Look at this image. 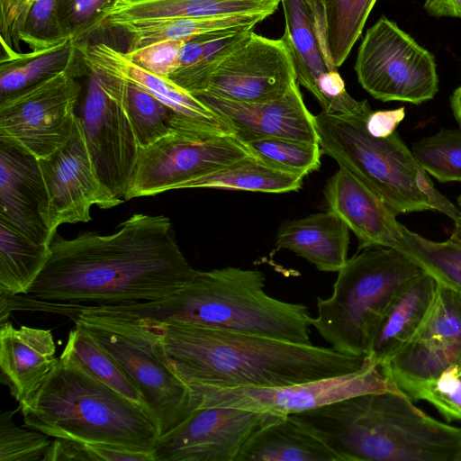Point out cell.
<instances>
[{
    "mask_svg": "<svg viewBox=\"0 0 461 461\" xmlns=\"http://www.w3.org/2000/svg\"><path fill=\"white\" fill-rule=\"evenodd\" d=\"M82 59L86 70H101L147 90L179 117L185 131L213 135H234L231 124L198 98L169 78L152 74L132 62L123 51L107 43L82 44Z\"/></svg>",
    "mask_w": 461,
    "mask_h": 461,
    "instance_id": "19",
    "label": "cell"
},
{
    "mask_svg": "<svg viewBox=\"0 0 461 461\" xmlns=\"http://www.w3.org/2000/svg\"><path fill=\"white\" fill-rule=\"evenodd\" d=\"M340 461H459L461 429L416 407L400 390L368 393L294 414Z\"/></svg>",
    "mask_w": 461,
    "mask_h": 461,
    "instance_id": "4",
    "label": "cell"
},
{
    "mask_svg": "<svg viewBox=\"0 0 461 461\" xmlns=\"http://www.w3.org/2000/svg\"><path fill=\"white\" fill-rule=\"evenodd\" d=\"M140 1H144V0H116L113 7H117V6H121V5H128V4H132V3H136V2H140Z\"/></svg>",
    "mask_w": 461,
    "mask_h": 461,
    "instance_id": "51",
    "label": "cell"
},
{
    "mask_svg": "<svg viewBox=\"0 0 461 461\" xmlns=\"http://www.w3.org/2000/svg\"><path fill=\"white\" fill-rule=\"evenodd\" d=\"M81 86L68 72L59 73L0 101V141L14 145L37 159L69 140Z\"/></svg>",
    "mask_w": 461,
    "mask_h": 461,
    "instance_id": "11",
    "label": "cell"
},
{
    "mask_svg": "<svg viewBox=\"0 0 461 461\" xmlns=\"http://www.w3.org/2000/svg\"><path fill=\"white\" fill-rule=\"evenodd\" d=\"M249 155L246 145L234 135L173 130L140 148L124 200L181 189L185 183Z\"/></svg>",
    "mask_w": 461,
    "mask_h": 461,
    "instance_id": "9",
    "label": "cell"
},
{
    "mask_svg": "<svg viewBox=\"0 0 461 461\" xmlns=\"http://www.w3.org/2000/svg\"><path fill=\"white\" fill-rule=\"evenodd\" d=\"M438 288V282L425 271L401 287L383 316L366 356L375 365L380 366L415 336Z\"/></svg>",
    "mask_w": 461,
    "mask_h": 461,
    "instance_id": "24",
    "label": "cell"
},
{
    "mask_svg": "<svg viewBox=\"0 0 461 461\" xmlns=\"http://www.w3.org/2000/svg\"><path fill=\"white\" fill-rule=\"evenodd\" d=\"M323 194L329 211L357 236L359 250L370 247L397 249L403 225L374 191L348 170L339 167L328 180Z\"/></svg>",
    "mask_w": 461,
    "mask_h": 461,
    "instance_id": "22",
    "label": "cell"
},
{
    "mask_svg": "<svg viewBox=\"0 0 461 461\" xmlns=\"http://www.w3.org/2000/svg\"><path fill=\"white\" fill-rule=\"evenodd\" d=\"M285 27L282 36L291 53L296 82L317 99L323 112L344 106L349 94L330 60L321 0H280Z\"/></svg>",
    "mask_w": 461,
    "mask_h": 461,
    "instance_id": "17",
    "label": "cell"
},
{
    "mask_svg": "<svg viewBox=\"0 0 461 461\" xmlns=\"http://www.w3.org/2000/svg\"><path fill=\"white\" fill-rule=\"evenodd\" d=\"M236 461H340L307 425L294 414L277 416L247 439Z\"/></svg>",
    "mask_w": 461,
    "mask_h": 461,
    "instance_id": "26",
    "label": "cell"
},
{
    "mask_svg": "<svg viewBox=\"0 0 461 461\" xmlns=\"http://www.w3.org/2000/svg\"><path fill=\"white\" fill-rule=\"evenodd\" d=\"M50 254L38 243L0 221V294H24L39 276Z\"/></svg>",
    "mask_w": 461,
    "mask_h": 461,
    "instance_id": "31",
    "label": "cell"
},
{
    "mask_svg": "<svg viewBox=\"0 0 461 461\" xmlns=\"http://www.w3.org/2000/svg\"><path fill=\"white\" fill-rule=\"evenodd\" d=\"M78 322L126 372L154 417L159 438L182 424L200 399L176 376L141 335L118 326Z\"/></svg>",
    "mask_w": 461,
    "mask_h": 461,
    "instance_id": "10",
    "label": "cell"
},
{
    "mask_svg": "<svg viewBox=\"0 0 461 461\" xmlns=\"http://www.w3.org/2000/svg\"><path fill=\"white\" fill-rule=\"evenodd\" d=\"M82 123L87 149L102 182L119 198L126 195L140 146L124 108L118 77L87 70Z\"/></svg>",
    "mask_w": 461,
    "mask_h": 461,
    "instance_id": "12",
    "label": "cell"
},
{
    "mask_svg": "<svg viewBox=\"0 0 461 461\" xmlns=\"http://www.w3.org/2000/svg\"><path fill=\"white\" fill-rule=\"evenodd\" d=\"M67 39L59 17L58 0H35L21 30V41L32 50H39Z\"/></svg>",
    "mask_w": 461,
    "mask_h": 461,
    "instance_id": "41",
    "label": "cell"
},
{
    "mask_svg": "<svg viewBox=\"0 0 461 461\" xmlns=\"http://www.w3.org/2000/svg\"><path fill=\"white\" fill-rule=\"evenodd\" d=\"M457 204H458L459 209L461 210V195H459L457 198Z\"/></svg>",
    "mask_w": 461,
    "mask_h": 461,
    "instance_id": "52",
    "label": "cell"
},
{
    "mask_svg": "<svg viewBox=\"0 0 461 461\" xmlns=\"http://www.w3.org/2000/svg\"><path fill=\"white\" fill-rule=\"evenodd\" d=\"M423 271L399 249H360L338 272L330 296L317 297V316L312 318L311 324L336 350L367 356L395 294Z\"/></svg>",
    "mask_w": 461,
    "mask_h": 461,
    "instance_id": "6",
    "label": "cell"
},
{
    "mask_svg": "<svg viewBox=\"0 0 461 461\" xmlns=\"http://www.w3.org/2000/svg\"><path fill=\"white\" fill-rule=\"evenodd\" d=\"M424 9L435 17L461 19V0H425Z\"/></svg>",
    "mask_w": 461,
    "mask_h": 461,
    "instance_id": "48",
    "label": "cell"
},
{
    "mask_svg": "<svg viewBox=\"0 0 461 461\" xmlns=\"http://www.w3.org/2000/svg\"><path fill=\"white\" fill-rule=\"evenodd\" d=\"M355 70L361 86L382 102L418 105L438 91L434 56L385 16L366 31Z\"/></svg>",
    "mask_w": 461,
    "mask_h": 461,
    "instance_id": "8",
    "label": "cell"
},
{
    "mask_svg": "<svg viewBox=\"0 0 461 461\" xmlns=\"http://www.w3.org/2000/svg\"><path fill=\"white\" fill-rule=\"evenodd\" d=\"M303 178L269 165L251 154L188 181L181 189L218 188L279 194L297 191L302 186Z\"/></svg>",
    "mask_w": 461,
    "mask_h": 461,
    "instance_id": "30",
    "label": "cell"
},
{
    "mask_svg": "<svg viewBox=\"0 0 461 461\" xmlns=\"http://www.w3.org/2000/svg\"><path fill=\"white\" fill-rule=\"evenodd\" d=\"M87 447L94 461H154L153 456L149 453L118 446L87 443Z\"/></svg>",
    "mask_w": 461,
    "mask_h": 461,
    "instance_id": "47",
    "label": "cell"
},
{
    "mask_svg": "<svg viewBox=\"0 0 461 461\" xmlns=\"http://www.w3.org/2000/svg\"><path fill=\"white\" fill-rule=\"evenodd\" d=\"M252 155L284 171L302 177L321 167L319 142L286 138H263L245 143Z\"/></svg>",
    "mask_w": 461,
    "mask_h": 461,
    "instance_id": "37",
    "label": "cell"
},
{
    "mask_svg": "<svg viewBox=\"0 0 461 461\" xmlns=\"http://www.w3.org/2000/svg\"><path fill=\"white\" fill-rule=\"evenodd\" d=\"M18 408L26 427L55 438L152 456L159 438L157 422L147 409L60 357L38 390Z\"/></svg>",
    "mask_w": 461,
    "mask_h": 461,
    "instance_id": "5",
    "label": "cell"
},
{
    "mask_svg": "<svg viewBox=\"0 0 461 461\" xmlns=\"http://www.w3.org/2000/svg\"><path fill=\"white\" fill-rule=\"evenodd\" d=\"M459 461H461V456H460V458H459Z\"/></svg>",
    "mask_w": 461,
    "mask_h": 461,
    "instance_id": "53",
    "label": "cell"
},
{
    "mask_svg": "<svg viewBox=\"0 0 461 461\" xmlns=\"http://www.w3.org/2000/svg\"><path fill=\"white\" fill-rule=\"evenodd\" d=\"M396 249L415 261L425 272L461 294V244L449 239L434 241L402 227V238Z\"/></svg>",
    "mask_w": 461,
    "mask_h": 461,
    "instance_id": "35",
    "label": "cell"
},
{
    "mask_svg": "<svg viewBox=\"0 0 461 461\" xmlns=\"http://www.w3.org/2000/svg\"><path fill=\"white\" fill-rule=\"evenodd\" d=\"M75 324L59 357L75 363L122 396L149 411L141 393L118 362L99 346L84 326L78 322Z\"/></svg>",
    "mask_w": 461,
    "mask_h": 461,
    "instance_id": "32",
    "label": "cell"
},
{
    "mask_svg": "<svg viewBox=\"0 0 461 461\" xmlns=\"http://www.w3.org/2000/svg\"><path fill=\"white\" fill-rule=\"evenodd\" d=\"M80 47L69 38L47 49L1 58L0 101L64 71L76 77L87 75Z\"/></svg>",
    "mask_w": 461,
    "mask_h": 461,
    "instance_id": "27",
    "label": "cell"
},
{
    "mask_svg": "<svg viewBox=\"0 0 461 461\" xmlns=\"http://www.w3.org/2000/svg\"><path fill=\"white\" fill-rule=\"evenodd\" d=\"M119 79L122 100L140 148L150 145L173 130H184L179 117L168 106L140 86Z\"/></svg>",
    "mask_w": 461,
    "mask_h": 461,
    "instance_id": "33",
    "label": "cell"
},
{
    "mask_svg": "<svg viewBox=\"0 0 461 461\" xmlns=\"http://www.w3.org/2000/svg\"><path fill=\"white\" fill-rule=\"evenodd\" d=\"M92 460L87 443L56 438L51 442L44 461Z\"/></svg>",
    "mask_w": 461,
    "mask_h": 461,
    "instance_id": "46",
    "label": "cell"
},
{
    "mask_svg": "<svg viewBox=\"0 0 461 461\" xmlns=\"http://www.w3.org/2000/svg\"><path fill=\"white\" fill-rule=\"evenodd\" d=\"M35 0H0V39L2 56L20 51V32Z\"/></svg>",
    "mask_w": 461,
    "mask_h": 461,
    "instance_id": "43",
    "label": "cell"
},
{
    "mask_svg": "<svg viewBox=\"0 0 461 461\" xmlns=\"http://www.w3.org/2000/svg\"><path fill=\"white\" fill-rule=\"evenodd\" d=\"M48 196L38 159L0 141V221L50 246Z\"/></svg>",
    "mask_w": 461,
    "mask_h": 461,
    "instance_id": "21",
    "label": "cell"
},
{
    "mask_svg": "<svg viewBox=\"0 0 461 461\" xmlns=\"http://www.w3.org/2000/svg\"><path fill=\"white\" fill-rule=\"evenodd\" d=\"M280 0H144L113 7L101 28L120 22L178 17L273 14Z\"/></svg>",
    "mask_w": 461,
    "mask_h": 461,
    "instance_id": "28",
    "label": "cell"
},
{
    "mask_svg": "<svg viewBox=\"0 0 461 461\" xmlns=\"http://www.w3.org/2000/svg\"><path fill=\"white\" fill-rule=\"evenodd\" d=\"M0 382L18 403L41 386L59 357L50 330L0 323Z\"/></svg>",
    "mask_w": 461,
    "mask_h": 461,
    "instance_id": "23",
    "label": "cell"
},
{
    "mask_svg": "<svg viewBox=\"0 0 461 461\" xmlns=\"http://www.w3.org/2000/svg\"><path fill=\"white\" fill-rule=\"evenodd\" d=\"M461 364V294L438 284L425 321L415 336L382 364L393 382L426 381Z\"/></svg>",
    "mask_w": 461,
    "mask_h": 461,
    "instance_id": "18",
    "label": "cell"
},
{
    "mask_svg": "<svg viewBox=\"0 0 461 461\" xmlns=\"http://www.w3.org/2000/svg\"><path fill=\"white\" fill-rule=\"evenodd\" d=\"M367 101L354 113L314 115L323 153L374 191L396 214L433 210L419 189L420 166L397 131L378 138L366 130Z\"/></svg>",
    "mask_w": 461,
    "mask_h": 461,
    "instance_id": "7",
    "label": "cell"
},
{
    "mask_svg": "<svg viewBox=\"0 0 461 461\" xmlns=\"http://www.w3.org/2000/svg\"><path fill=\"white\" fill-rule=\"evenodd\" d=\"M325 40L333 65L339 68L360 37L376 0H321Z\"/></svg>",
    "mask_w": 461,
    "mask_h": 461,
    "instance_id": "34",
    "label": "cell"
},
{
    "mask_svg": "<svg viewBox=\"0 0 461 461\" xmlns=\"http://www.w3.org/2000/svg\"><path fill=\"white\" fill-rule=\"evenodd\" d=\"M416 182L419 189L427 196L433 210L439 211L454 221L461 219V210L454 205L434 186L429 174L420 167L418 170Z\"/></svg>",
    "mask_w": 461,
    "mask_h": 461,
    "instance_id": "44",
    "label": "cell"
},
{
    "mask_svg": "<svg viewBox=\"0 0 461 461\" xmlns=\"http://www.w3.org/2000/svg\"><path fill=\"white\" fill-rule=\"evenodd\" d=\"M144 337L192 391L199 387H276L347 375L366 356L333 348L180 323L104 322Z\"/></svg>",
    "mask_w": 461,
    "mask_h": 461,
    "instance_id": "2",
    "label": "cell"
},
{
    "mask_svg": "<svg viewBox=\"0 0 461 461\" xmlns=\"http://www.w3.org/2000/svg\"><path fill=\"white\" fill-rule=\"evenodd\" d=\"M449 101L453 115L461 126V85L454 90Z\"/></svg>",
    "mask_w": 461,
    "mask_h": 461,
    "instance_id": "49",
    "label": "cell"
},
{
    "mask_svg": "<svg viewBox=\"0 0 461 461\" xmlns=\"http://www.w3.org/2000/svg\"><path fill=\"white\" fill-rule=\"evenodd\" d=\"M183 42L184 41H165L124 53L145 70L169 78L179 67V50Z\"/></svg>",
    "mask_w": 461,
    "mask_h": 461,
    "instance_id": "42",
    "label": "cell"
},
{
    "mask_svg": "<svg viewBox=\"0 0 461 461\" xmlns=\"http://www.w3.org/2000/svg\"><path fill=\"white\" fill-rule=\"evenodd\" d=\"M50 258L22 295L74 304H126L168 296L186 285L194 269L164 215L135 213L117 231H86L73 239L56 233Z\"/></svg>",
    "mask_w": 461,
    "mask_h": 461,
    "instance_id": "1",
    "label": "cell"
},
{
    "mask_svg": "<svg viewBox=\"0 0 461 461\" xmlns=\"http://www.w3.org/2000/svg\"><path fill=\"white\" fill-rule=\"evenodd\" d=\"M281 415L208 406L196 409L182 424L160 437L154 461H236L258 429Z\"/></svg>",
    "mask_w": 461,
    "mask_h": 461,
    "instance_id": "16",
    "label": "cell"
},
{
    "mask_svg": "<svg viewBox=\"0 0 461 461\" xmlns=\"http://www.w3.org/2000/svg\"><path fill=\"white\" fill-rule=\"evenodd\" d=\"M349 229L330 211L284 222L276 246L307 259L318 270L339 272L348 261Z\"/></svg>",
    "mask_w": 461,
    "mask_h": 461,
    "instance_id": "25",
    "label": "cell"
},
{
    "mask_svg": "<svg viewBox=\"0 0 461 461\" xmlns=\"http://www.w3.org/2000/svg\"><path fill=\"white\" fill-rule=\"evenodd\" d=\"M15 411L0 415V461H44L52 441L42 432L18 427L13 420Z\"/></svg>",
    "mask_w": 461,
    "mask_h": 461,
    "instance_id": "39",
    "label": "cell"
},
{
    "mask_svg": "<svg viewBox=\"0 0 461 461\" xmlns=\"http://www.w3.org/2000/svg\"><path fill=\"white\" fill-rule=\"evenodd\" d=\"M116 0H58V13L68 39L79 44L100 29Z\"/></svg>",
    "mask_w": 461,
    "mask_h": 461,
    "instance_id": "40",
    "label": "cell"
},
{
    "mask_svg": "<svg viewBox=\"0 0 461 461\" xmlns=\"http://www.w3.org/2000/svg\"><path fill=\"white\" fill-rule=\"evenodd\" d=\"M393 384L413 401L430 403L447 421L461 420V364L426 381H397Z\"/></svg>",
    "mask_w": 461,
    "mask_h": 461,
    "instance_id": "38",
    "label": "cell"
},
{
    "mask_svg": "<svg viewBox=\"0 0 461 461\" xmlns=\"http://www.w3.org/2000/svg\"><path fill=\"white\" fill-rule=\"evenodd\" d=\"M38 163L47 191V226L52 239L61 224L91 221L93 205L110 209L124 202L99 178L77 115L68 142Z\"/></svg>",
    "mask_w": 461,
    "mask_h": 461,
    "instance_id": "14",
    "label": "cell"
},
{
    "mask_svg": "<svg viewBox=\"0 0 461 461\" xmlns=\"http://www.w3.org/2000/svg\"><path fill=\"white\" fill-rule=\"evenodd\" d=\"M449 239L461 244V219L454 221V227Z\"/></svg>",
    "mask_w": 461,
    "mask_h": 461,
    "instance_id": "50",
    "label": "cell"
},
{
    "mask_svg": "<svg viewBox=\"0 0 461 461\" xmlns=\"http://www.w3.org/2000/svg\"><path fill=\"white\" fill-rule=\"evenodd\" d=\"M193 95L224 117L244 144L263 138L319 142L314 115L304 104L297 82L284 96L260 103L231 101L206 92Z\"/></svg>",
    "mask_w": 461,
    "mask_h": 461,
    "instance_id": "20",
    "label": "cell"
},
{
    "mask_svg": "<svg viewBox=\"0 0 461 461\" xmlns=\"http://www.w3.org/2000/svg\"><path fill=\"white\" fill-rule=\"evenodd\" d=\"M404 117L403 106L393 110L372 111L366 118V130L375 137H388L396 131Z\"/></svg>",
    "mask_w": 461,
    "mask_h": 461,
    "instance_id": "45",
    "label": "cell"
},
{
    "mask_svg": "<svg viewBox=\"0 0 461 461\" xmlns=\"http://www.w3.org/2000/svg\"><path fill=\"white\" fill-rule=\"evenodd\" d=\"M411 152L438 182H461V129H441L413 143Z\"/></svg>",
    "mask_w": 461,
    "mask_h": 461,
    "instance_id": "36",
    "label": "cell"
},
{
    "mask_svg": "<svg viewBox=\"0 0 461 461\" xmlns=\"http://www.w3.org/2000/svg\"><path fill=\"white\" fill-rule=\"evenodd\" d=\"M295 83L293 59L284 39H269L252 31L215 67L202 92L260 103L284 96Z\"/></svg>",
    "mask_w": 461,
    "mask_h": 461,
    "instance_id": "15",
    "label": "cell"
},
{
    "mask_svg": "<svg viewBox=\"0 0 461 461\" xmlns=\"http://www.w3.org/2000/svg\"><path fill=\"white\" fill-rule=\"evenodd\" d=\"M265 280L256 269L195 270L186 285L168 296L126 304H87L82 313L93 322L180 323L311 344L308 308L268 295Z\"/></svg>",
    "mask_w": 461,
    "mask_h": 461,
    "instance_id": "3",
    "label": "cell"
},
{
    "mask_svg": "<svg viewBox=\"0 0 461 461\" xmlns=\"http://www.w3.org/2000/svg\"><path fill=\"white\" fill-rule=\"evenodd\" d=\"M398 389L367 357L363 367L347 375L276 387H199L192 392L201 407L221 406L291 415L356 395Z\"/></svg>",
    "mask_w": 461,
    "mask_h": 461,
    "instance_id": "13",
    "label": "cell"
},
{
    "mask_svg": "<svg viewBox=\"0 0 461 461\" xmlns=\"http://www.w3.org/2000/svg\"><path fill=\"white\" fill-rule=\"evenodd\" d=\"M263 14H239L213 17H178L120 22L105 26L127 36L132 51L165 41H186L224 30H251L265 20Z\"/></svg>",
    "mask_w": 461,
    "mask_h": 461,
    "instance_id": "29",
    "label": "cell"
}]
</instances>
